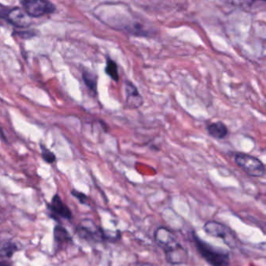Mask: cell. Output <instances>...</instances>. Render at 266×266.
Masks as SVG:
<instances>
[{"mask_svg":"<svg viewBox=\"0 0 266 266\" xmlns=\"http://www.w3.org/2000/svg\"><path fill=\"white\" fill-rule=\"evenodd\" d=\"M105 73L115 82H117L119 79H120V78H119L118 67H117V63L112 59H107Z\"/></svg>","mask_w":266,"mask_h":266,"instance_id":"5bb4252c","label":"cell"},{"mask_svg":"<svg viewBox=\"0 0 266 266\" xmlns=\"http://www.w3.org/2000/svg\"><path fill=\"white\" fill-rule=\"evenodd\" d=\"M193 241L199 255L206 263L214 266H228L229 265V254L227 251L207 243L201 239L196 233H192Z\"/></svg>","mask_w":266,"mask_h":266,"instance_id":"7a4b0ae2","label":"cell"},{"mask_svg":"<svg viewBox=\"0 0 266 266\" xmlns=\"http://www.w3.org/2000/svg\"><path fill=\"white\" fill-rule=\"evenodd\" d=\"M41 157L43 160L46 162L47 164H53L56 162L57 157L55 156L54 153L53 152H51L50 150L45 147V146L41 145Z\"/></svg>","mask_w":266,"mask_h":266,"instance_id":"9a60e30c","label":"cell"},{"mask_svg":"<svg viewBox=\"0 0 266 266\" xmlns=\"http://www.w3.org/2000/svg\"><path fill=\"white\" fill-rule=\"evenodd\" d=\"M54 238L57 243L63 244L69 243L72 241V238L70 236V233L61 225H57L54 228Z\"/></svg>","mask_w":266,"mask_h":266,"instance_id":"8fae6325","label":"cell"},{"mask_svg":"<svg viewBox=\"0 0 266 266\" xmlns=\"http://www.w3.org/2000/svg\"><path fill=\"white\" fill-rule=\"evenodd\" d=\"M82 78L87 88L94 94L97 93V78L92 73L84 70L82 74Z\"/></svg>","mask_w":266,"mask_h":266,"instance_id":"7c38bea8","label":"cell"},{"mask_svg":"<svg viewBox=\"0 0 266 266\" xmlns=\"http://www.w3.org/2000/svg\"><path fill=\"white\" fill-rule=\"evenodd\" d=\"M18 249V246L11 241H5L0 245V256L11 258Z\"/></svg>","mask_w":266,"mask_h":266,"instance_id":"4fadbf2b","label":"cell"},{"mask_svg":"<svg viewBox=\"0 0 266 266\" xmlns=\"http://www.w3.org/2000/svg\"><path fill=\"white\" fill-rule=\"evenodd\" d=\"M22 8L31 18H41L56 11V6L49 0H21Z\"/></svg>","mask_w":266,"mask_h":266,"instance_id":"8992f818","label":"cell"},{"mask_svg":"<svg viewBox=\"0 0 266 266\" xmlns=\"http://www.w3.org/2000/svg\"><path fill=\"white\" fill-rule=\"evenodd\" d=\"M0 134H1V136H2V139H3V140L6 142V138H5V136H4L3 133H2V128H0Z\"/></svg>","mask_w":266,"mask_h":266,"instance_id":"ac0fdd59","label":"cell"},{"mask_svg":"<svg viewBox=\"0 0 266 266\" xmlns=\"http://www.w3.org/2000/svg\"><path fill=\"white\" fill-rule=\"evenodd\" d=\"M207 132L210 136L213 138H216L218 140H222L226 138L229 134V130L227 126L224 122L219 121V122L212 123L206 127Z\"/></svg>","mask_w":266,"mask_h":266,"instance_id":"30bf717a","label":"cell"},{"mask_svg":"<svg viewBox=\"0 0 266 266\" xmlns=\"http://www.w3.org/2000/svg\"><path fill=\"white\" fill-rule=\"evenodd\" d=\"M49 208L53 213L60 217L63 218L66 220L72 219V212L70 208L62 202L59 194H55L53 196L52 202L49 205Z\"/></svg>","mask_w":266,"mask_h":266,"instance_id":"9c48e42d","label":"cell"},{"mask_svg":"<svg viewBox=\"0 0 266 266\" xmlns=\"http://www.w3.org/2000/svg\"><path fill=\"white\" fill-rule=\"evenodd\" d=\"M2 265H3V264H2V263H0V266H2Z\"/></svg>","mask_w":266,"mask_h":266,"instance_id":"d6986e66","label":"cell"},{"mask_svg":"<svg viewBox=\"0 0 266 266\" xmlns=\"http://www.w3.org/2000/svg\"><path fill=\"white\" fill-rule=\"evenodd\" d=\"M0 18L6 20L17 27H27L31 25V18L23 8H8L0 6Z\"/></svg>","mask_w":266,"mask_h":266,"instance_id":"52a82bcc","label":"cell"},{"mask_svg":"<svg viewBox=\"0 0 266 266\" xmlns=\"http://www.w3.org/2000/svg\"><path fill=\"white\" fill-rule=\"evenodd\" d=\"M234 161L250 177L260 178L266 174L264 164L255 156L249 154L237 153L234 157Z\"/></svg>","mask_w":266,"mask_h":266,"instance_id":"277c9868","label":"cell"},{"mask_svg":"<svg viewBox=\"0 0 266 266\" xmlns=\"http://www.w3.org/2000/svg\"><path fill=\"white\" fill-rule=\"evenodd\" d=\"M203 229L208 235L224 240L228 246H235L236 233L225 224L220 222L208 221L205 224Z\"/></svg>","mask_w":266,"mask_h":266,"instance_id":"5b68a950","label":"cell"},{"mask_svg":"<svg viewBox=\"0 0 266 266\" xmlns=\"http://www.w3.org/2000/svg\"><path fill=\"white\" fill-rule=\"evenodd\" d=\"M77 233L82 239L92 242H116L121 237L120 231L116 232L113 235H110L91 220H83L77 227Z\"/></svg>","mask_w":266,"mask_h":266,"instance_id":"3957f363","label":"cell"},{"mask_svg":"<svg viewBox=\"0 0 266 266\" xmlns=\"http://www.w3.org/2000/svg\"><path fill=\"white\" fill-rule=\"evenodd\" d=\"M126 105L130 109H138L143 105V98L139 93L138 88L130 82L125 84Z\"/></svg>","mask_w":266,"mask_h":266,"instance_id":"ba28073f","label":"cell"},{"mask_svg":"<svg viewBox=\"0 0 266 266\" xmlns=\"http://www.w3.org/2000/svg\"><path fill=\"white\" fill-rule=\"evenodd\" d=\"M156 244L164 251L165 261L170 265L185 264L188 259V254L177 239L170 229L160 226L154 233Z\"/></svg>","mask_w":266,"mask_h":266,"instance_id":"6da1fadb","label":"cell"},{"mask_svg":"<svg viewBox=\"0 0 266 266\" xmlns=\"http://www.w3.org/2000/svg\"><path fill=\"white\" fill-rule=\"evenodd\" d=\"M226 1L229 3L233 4L234 6L251 7L255 2H262L265 3L266 0H226Z\"/></svg>","mask_w":266,"mask_h":266,"instance_id":"2e32d148","label":"cell"},{"mask_svg":"<svg viewBox=\"0 0 266 266\" xmlns=\"http://www.w3.org/2000/svg\"><path fill=\"white\" fill-rule=\"evenodd\" d=\"M71 194H72L73 196L78 198L82 204H88V198L86 196L85 194H83V193L79 192L78 190H73L71 191Z\"/></svg>","mask_w":266,"mask_h":266,"instance_id":"e0dca14e","label":"cell"}]
</instances>
